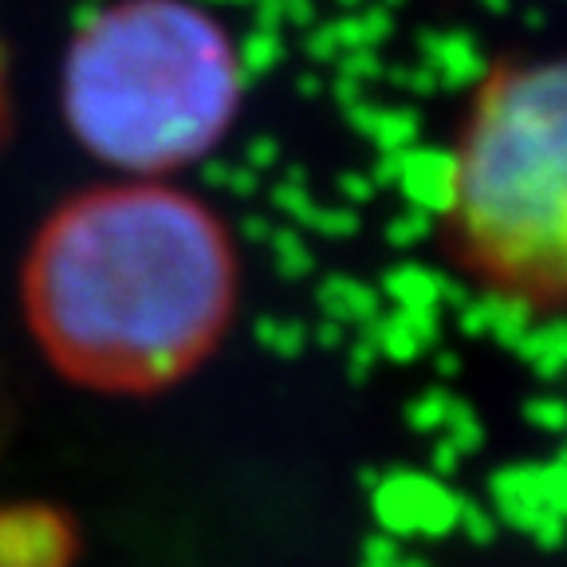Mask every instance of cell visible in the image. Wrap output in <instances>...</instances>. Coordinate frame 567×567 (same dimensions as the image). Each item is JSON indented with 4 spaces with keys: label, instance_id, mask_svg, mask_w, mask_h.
I'll return each mask as SVG.
<instances>
[{
    "label": "cell",
    "instance_id": "cell-1",
    "mask_svg": "<svg viewBox=\"0 0 567 567\" xmlns=\"http://www.w3.org/2000/svg\"><path fill=\"white\" fill-rule=\"evenodd\" d=\"M237 292L225 221L166 177H118L55 205L20 272L48 363L99 394L189 379L229 331Z\"/></svg>",
    "mask_w": 567,
    "mask_h": 567
},
{
    "label": "cell",
    "instance_id": "cell-2",
    "mask_svg": "<svg viewBox=\"0 0 567 567\" xmlns=\"http://www.w3.org/2000/svg\"><path fill=\"white\" fill-rule=\"evenodd\" d=\"M245 99L229 32L194 0H111L68 40L71 138L123 177H169L221 146Z\"/></svg>",
    "mask_w": 567,
    "mask_h": 567
},
{
    "label": "cell",
    "instance_id": "cell-3",
    "mask_svg": "<svg viewBox=\"0 0 567 567\" xmlns=\"http://www.w3.org/2000/svg\"><path fill=\"white\" fill-rule=\"evenodd\" d=\"M437 202L461 272L520 308H567V55L481 75Z\"/></svg>",
    "mask_w": 567,
    "mask_h": 567
},
{
    "label": "cell",
    "instance_id": "cell-4",
    "mask_svg": "<svg viewBox=\"0 0 567 567\" xmlns=\"http://www.w3.org/2000/svg\"><path fill=\"white\" fill-rule=\"evenodd\" d=\"M12 123V87H9V55H4V40H0V146L9 138Z\"/></svg>",
    "mask_w": 567,
    "mask_h": 567
},
{
    "label": "cell",
    "instance_id": "cell-5",
    "mask_svg": "<svg viewBox=\"0 0 567 567\" xmlns=\"http://www.w3.org/2000/svg\"><path fill=\"white\" fill-rule=\"evenodd\" d=\"M0 417H4V390H0Z\"/></svg>",
    "mask_w": 567,
    "mask_h": 567
}]
</instances>
